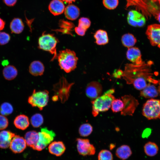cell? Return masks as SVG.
I'll return each instance as SVG.
<instances>
[{
    "label": "cell",
    "instance_id": "24",
    "mask_svg": "<svg viewBox=\"0 0 160 160\" xmlns=\"http://www.w3.org/2000/svg\"><path fill=\"white\" fill-rule=\"evenodd\" d=\"M144 76L143 74L137 76L132 80V84H133L134 87L137 89L143 90L148 84L147 83V81L151 82L149 79L146 78L145 76Z\"/></svg>",
    "mask_w": 160,
    "mask_h": 160
},
{
    "label": "cell",
    "instance_id": "25",
    "mask_svg": "<svg viewBox=\"0 0 160 160\" xmlns=\"http://www.w3.org/2000/svg\"><path fill=\"white\" fill-rule=\"evenodd\" d=\"M24 25L22 20L19 18L13 19L10 25V28L12 33L19 34L23 31Z\"/></svg>",
    "mask_w": 160,
    "mask_h": 160
},
{
    "label": "cell",
    "instance_id": "23",
    "mask_svg": "<svg viewBox=\"0 0 160 160\" xmlns=\"http://www.w3.org/2000/svg\"><path fill=\"white\" fill-rule=\"evenodd\" d=\"M14 124L17 128L24 130L29 125V119L24 114H20L15 118Z\"/></svg>",
    "mask_w": 160,
    "mask_h": 160
},
{
    "label": "cell",
    "instance_id": "2",
    "mask_svg": "<svg viewBox=\"0 0 160 160\" xmlns=\"http://www.w3.org/2000/svg\"><path fill=\"white\" fill-rule=\"evenodd\" d=\"M57 58L60 68L66 73L70 72L76 67L78 58L73 50L68 49L61 50Z\"/></svg>",
    "mask_w": 160,
    "mask_h": 160
},
{
    "label": "cell",
    "instance_id": "7",
    "mask_svg": "<svg viewBox=\"0 0 160 160\" xmlns=\"http://www.w3.org/2000/svg\"><path fill=\"white\" fill-rule=\"evenodd\" d=\"M38 133V140L33 149L41 151L51 143L55 136V134L52 130H49L46 127L41 129V132Z\"/></svg>",
    "mask_w": 160,
    "mask_h": 160
},
{
    "label": "cell",
    "instance_id": "28",
    "mask_svg": "<svg viewBox=\"0 0 160 160\" xmlns=\"http://www.w3.org/2000/svg\"><path fill=\"white\" fill-rule=\"evenodd\" d=\"M17 70L13 65H8L5 67L3 70V74L4 78L8 80L14 79L17 76Z\"/></svg>",
    "mask_w": 160,
    "mask_h": 160
},
{
    "label": "cell",
    "instance_id": "8",
    "mask_svg": "<svg viewBox=\"0 0 160 160\" xmlns=\"http://www.w3.org/2000/svg\"><path fill=\"white\" fill-rule=\"evenodd\" d=\"M124 106L121 111V114L124 116H132L139 105L137 100L131 95H126L121 97Z\"/></svg>",
    "mask_w": 160,
    "mask_h": 160
},
{
    "label": "cell",
    "instance_id": "36",
    "mask_svg": "<svg viewBox=\"0 0 160 160\" xmlns=\"http://www.w3.org/2000/svg\"><path fill=\"white\" fill-rule=\"evenodd\" d=\"M103 3L106 8L110 10L114 9L118 5L119 0H103Z\"/></svg>",
    "mask_w": 160,
    "mask_h": 160
},
{
    "label": "cell",
    "instance_id": "20",
    "mask_svg": "<svg viewBox=\"0 0 160 160\" xmlns=\"http://www.w3.org/2000/svg\"><path fill=\"white\" fill-rule=\"evenodd\" d=\"M44 70L43 64L40 61L35 60L33 61L29 67V71L31 74L34 76L43 75Z\"/></svg>",
    "mask_w": 160,
    "mask_h": 160
},
{
    "label": "cell",
    "instance_id": "21",
    "mask_svg": "<svg viewBox=\"0 0 160 160\" xmlns=\"http://www.w3.org/2000/svg\"><path fill=\"white\" fill-rule=\"evenodd\" d=\"M64 14L66 17L70 20L77 19L80 15V10L76 6L70 4L67 6L65 9Z\"/></svg>",
    "mask_w": 160,
    "mask_h": 160
},
{
    "label": "cell",
    "instance_id": "13",
    "mask_svg": "<svg viewBox=\"0 0 160 160\" xmlns=\"http://www.w3.org/2000/svg\"><path fill=\"white\" fill-rule=\"evenodd\" d=\"M26 143L25 139L18 135H15L11 142L9 148L15 153L23 152L26 147Z\"/></svg>",
    "mask_w": 160,
    "mask_h": 160
},
{
    "label": "cell",
    "instance_id": "10",
    "mask_svg": "<svg viewBox=\"0 0 160 160\" xmlns=\"http://www.w3.org/2000/svg\"><path fill=\"white\" fill-rule=\"evenodd\" d=\"M77 148L79 154L82 156L92 155L95 152V149L90 144L89 139L77 138Z\"/></svg>",
    "mask_w": 160,
    "mask_h": 160
},
{
    "label": "cell",
    "instance_id": "29",
    "mask_svg": "<svg viewBox=\"0 0 160 160\" xmlns=\"http://www.w3.org/2000/svg\"><path fill=\"white\" fill-rule=\"evenodd\" d=\"M145 153L148 156H153L158 153L159 148L155 143L149 142L146 143L144 147Z\"/></svg>",
    "mask_w": 160,
    "mask_h": 160
},
{
    "label": "cell",
    "instance_id": "14",
    "mask_svg": "<svg viewBox=\"0 0 160 160\" xmlns=\"http://www.w3.org/2000/svg\"><path fill=\"white\" fill-rule=\"evenodd\" d=\"M127 57L133 65H141L144 64L140 49L136 47L128 48L126 53Z\"/></svg>",
    "mask_w": 160,
    "mask_h": 160
},
{
    "label": "cell",
    "instance_id": "26",
    "mask_svg": "<svg viewBox=\"0 0 160 160\" xmlns=\"http://www.w3.org/2000/svg\"><path fill=\"white\" fill-rule=\"evenodd\" d=\"M96 39V43L98 45H104L107 44L109 39L107 32L104 30L99 29L97 30L94 35Z\"/></svg>",
    "mask_w": 160,
    "mask_h": 160
},
{
    "label": "cell",
    "instance_id": "22",
    "mask_svg": "<svg viewBox=\"0 0 160 160\" xmlns=\"http://www.w3.org/2000/svg\"><path fill=\"white\" fill-rule=\"evenodd\" d=\"M38 132L35 131H31L27 132L25 135V139L27 145L34 149L39 139Z\"/></svg>",
    "mask_w": 160,
    "mask_h": 160
},
{
    "label": "cell",
    "instance_id": "39",
    "mask_svg": "<svg viewBox=\"0 0 160 160\" xmlns=\"http://www.w3.org/2000/svg\"><path fill=\"white\" fill-rule=\"evenodd\" d=\"M5 4L9 6H14L16 3L17 0H3Z\"/></svg>",
    "mask_w": 160,
    "mask_h": 160
},
{
    "label": "cell",
    "instance_id": "42",
    "mask_svg": "<svg viewBox=\"0 0 160 160\" xmlns=\"http://www.w3.org/2000/svg\"><path fill=\"white\" fill-rule=\"evenodd\" d=\"M5 24V22L0 18V31L4 29Z\"/></svg>",
    "mask_w": 160,
    "mask_h": 160
},
{
    "label": "cell",
    "instance_id": "18",
    "mask_svg": "<svg viewBox=\"0 0 160 160\" xmlns=\"http://www.w3.org/2000/svg\"><path fill=\"white\" fill-rule=\"evenodd\" d=\"M91 24V21L88 18L81 17L79 20L78 26L75 28L76 33L79 36H84L87 29L90 27Z\"/></svg>",
    "mask_w": 160,
    "mask_h": 160
},
{
    "label": "cell",
    "instance_id": "3",
    "mask_svg": "<svg viewBox=\"0 0 160 160\" xmlns=\"http://www.w3.org/2000/svg\"><path fill=\"white\" fill-rule=\"evenodd\" d=\"M142 114L148 120L160 119V100H147L143 106Z\"/></svg>",
    "mask_w": 160,
    "mask_h": 160
},
{
    "label": "cell",
    "instance_id": "44",
    "mask_svg": "<svg viewBox=\"0 0 160 160\" xmlns=\"http://www.w3.org/2000/svg\"><path fill=\"white\" fill-rule=\"evenodd\" d=\"M69 4H71L72 2H75L76 0H61Z\"/></svg>",
    "mask_w": 160,
    "mask_h": 160
},
{
    "label": "cell",
    "instance_id": "41",
    "mask_svg": "<svg viewBox=\"0 0 160 160\" xmlns=\"http://www.w3.org/2000/svg\"><path fill=\"white\" fill-rule=\"evenodd\" d=\"M123 72L121 70H119L115 71L113 74L114 76L116 78H120L122 76Z\"/></svg>",
    "mask_w": 160,
    "mask_h": 160
},
{
    "label": "cell",
    "instance_id": "38",
    "mask_svg": "<svg viewBox=\"0 0 160 160\" xmlns=\"http://www.w3.org/2000/svg\"><path fill=\"white\" fill-rule=\"evenodd\" d=\"M8 119L4 116L0 115V130L6 129L8 125Z\"/></svg>",
    "mask_w": 160,
    "mask_h": 160
},
{
    "label": "cell",
    "instance_id": "31",
    "mask_svg": "<svg viewBox=\"0 0 160 160\" xmlns=\"http://www.w3.org/2000/svg\"><path fill=\"white\" fill-rule=\"evenodd\" d=\"M93 131V128L89 123H84L81 125L79 129V133L82 137H87Z\"/></svg>",
    "mask_w": 160,
    "mask_h": 160
},
{
    "label": "cell",
    "instance_id": "43",
    "mask_svg": "<svg viewBox=\"0 0 160 160\" xmlns=\"http://www.w3.org/2000/svg\"><path fill=\"white\" fill-rule=\"evenodd\" d=\"M149 1L160 7V0H148Z\"/></svg>",
    "mask_w": 160,
    "mask_h": 160
},
{
    "label": "cell",
    "instance_id": "33",
    "mask_svg": "<svg viewBox=\"0 0 160 160\" xmlns=\"http://www.w3.org/2000/svg\"><path fill=\"white\" fill-rule=\"evenodd\" d=\"M44 121L42 116L39 113L33 115L31 119V122L32 126L35 128L39 127L43 123Z\"/></svg>",
    "mask_w": 160,
    "mask_h": 160
},
{
    "label": "cell",
    "instance_id": "1",
    "mask_svg": "<svg viewBox=\"0 0 160 160\" xmlns=\"http://www.w3.org/2000/svg\"><path fill=\"white\" fill-rule=\"evenodd\" d=\"M115 90L110 89L102 95L91 101L92 115L96 116L99 112L107 111L111 107L112 101L115 98L113 94Z\"/></svg>",
    "mask_w": 160,
    "mask_h": 160
},
{
    "label": "cell",
    "instance_id": "46",
    "mask_svg": "<svg viewBox=\"0 0 160 160\" xmlns=\"http://www.w3.org/2000/svg\"><path fill=\"white\" fill-rule=\"evenodd\" d=\"M158 46L159 48H160V44Z\"/></svg>",
    "mask_w": 160,
    "mask_h": 160
},
{
    "label": "cell",
    "instance_id": "16",
    "mask_svg": "<svg viewBox=\"0 0 160 160\" xmlns=\"http://www.w3.org/2000/svg\"><path fill=\"white\" fill-rule=\"evenodd\" d=\"M61 0H52L50 3L49 9L54 15H57L63 13L64 11L65 6Z\"/></svg>",
    "mask_w": 160,
    "mask_h": 160
},
{
    "label": "cell",
    "instance_id": "6",
    "mask_svg": "<svg viewBox=\"0 0 160 160\" xmlns=\"http://www.w3.org/2000/svg\"><path fill=\"white\" fill-rule=\"evenodd\" d=\"M73 84V83H68L65 79L63 77L54 86L53 90L55 95L59 98L62 103H64L68 100L71 89Z\"/></svg>",
    "mask_w": 160,
    "mask_h": 160
},
{
    "label": "cell",
    "instance_id": "17",
    "mask_svg": "<svg viewBox=\"0 0 160 160\" xmlns=\"http://www.w3.org/2000/svg\"><path fill=\"white\" fill-rule=\"evenodd\" d=\"M159 94L158 88L153 84L148 83L147 86L140 92V96L145 98H153Z\"/></svg>",
    "mask_w": 160,
    "mask_h": 160
},
{
    "label": "cell",
    "instance_id": "15",
    "mask_svg": "<svg viewBox=\"0 0 160 160\" xmlns=\"http://www.w3.org/2000/svg\"><path fill=\"white\" fill-rule=\"evenodd\" d=\"M48 150L51 154L56 156H60L64 152L65 147L62 142L55 141L49 144Z\"/></svg>",
    "mask_w": 160,
    "mask_h": 160
},
{
    "label": "cell",
    "instance_id": "32",
    "mask_svg": "<svg viewBox=\"0 0 160 160\" xmlns=\"http://www.w3.org/2000/svg\"><path fill=\"white\" fill-rule=\"evenodd\" d=\"M124 106V103L122 100L120 98H115L112 101L111 103V110L114 113L121 111Z\"/></svg>",
    "mask_w": 160,
    "mask_h": 160
},
{
    "label": "cell",
    "instance_id": "37",
    "mask_svg": "<svg viewBox=\"0 0 160 160\" xmlns=\"http://www.w3.org/2000/svg\"><path fill=\"white\" fill-rule=\"evenodd\" d=\"M10 39L9 34L5 32H0V45H4L9 42Z\"/></svg>",
    "mask_w": 160,
    "mask_h": 160
},
{
    "label": "cell",
    "instance_id": "11",
    "mask_svg": "<svg viewBox=\"0 0 160 160\" xmlns=\"http://www.w3.org/2000/svg\"><path fill=\"white\" fill-rule=\"evenodd\" d=\"M146 34L152 45L160 44V24H154L148 25Z\"/></svg>",
    "mask_w": 160,
    "mask_h": 160
},
{
    "label": "cell",
    "instance_id": "35",
    "mask_svg": "<svg viewBox=\"0 0 160 160\" xmlns=\"http://www.w3.org/2000/svg\"><path fill=\"white\" fill-rule=\"evenodd\" d=\"M98 160H113L112 153L107 150H102L101 151L98 155Z\"/></svg>",
    "mask_w": 160,
    "mask_h": 160
},
{
    "label": "cell",
    "instance_id": "34",
    "mask_svg": "<svg viewBox=\"0 0 160 160\" xmlns=\"http://www.w3.org/2000/svg\"><path fill=\"white\" fill-rule=\"evenodd\" d=\"M13 110L12 105L8 102H4L1 105L0 112L2 115L7 116L11 114Z\"/></svg>",
    "mask_w": 160,
    "mask_h": 160
},
{
    "label": "cell",
    "instance_id": "5",
    "mask_svg": "<svg viewBox=\"0 0 160 160\" xmlns=\"http://www.w3.org/2000/svg\"><path fill=\"white\" fill-rule=\"evenodd\" d=\"M49 92L47 90L36 91L34 90L28 99V103L33 107H37L41 110L47 104Z\"/></svg>",
    "mask_w": 160,
    "mask_h": 160
},
{
    "label": "cell",
    "instance_id": "9",
    "mask_svg": "<svg viewBox=\"0 0 160 160\" xmlns=\"http://www.w3.org/2000/svg\"><path fill=\"white\" fill-rule=\"evenodd\" d=\"M127 21L130 25L135 27H141L145 23V16L136 10H131L128 13Z\"/></svg>",
    "mask_w": 160,
    "mask_h": 160
},
{
    "label": "cell",
    "instance_id": "45",
    "mask_svg": "<svg viewBox=\"0 0 160 160\" xmlns=\"http://www.w3.org/2000/svg\"><path fill=\"white\" fill-rule=\"evenodd\" d=\"M159 85L158 89L159 92V94L160 95V81L159 82Z\"/></svg>",
    "mask_w": 160,
    "mask_h": 160
},
{
    "label": "cell",
    "instance_id": "12",
    "mask_svg": "<svg viewBox=\"0 0 160 160\" xmlns=\"http://www.w3.org/2000/svg\"><path fill=\"white\" fill-rule=\"evenodd\" d=\"M103 88L101 84L97 81H92L87 84L85 92L87 97L94 100L100 96L102 93Z\"/></svg>",
    "mask_w": 160,
    "mask_h": 160
},
{
    "label": "cell",
    "instance_id": "27",
    "mask_svg": "<svg viewBox=\"0 0 160 160\" xmlns=\"http://www.w3.org/2000/svg\"><path fill=\"white\" fill-rule=\"evenodd\" d=\"M132 154L130 147L127 145H123L118 148L116 152L117 156L123 160L127 159Z\"/></svg>",
    "mask_w": 160,
    "mask_h": 160
},
{
    "label": "cell",
    "instance_id": "19",
    "mask_svg": "<svg viewBox=\"0 0 160 160\" xmlns=\"http://www.w3.org/2000/svg\"><path fill=\"white\" fill-rule=\"evenodd\" d=\"M15 134L10 131L0 132V148H6L9 146L11 140Z\"/></svg>",
    "mask_w": 160,
    "mask_h": 160
},
{
    "label": "cell",
    "instance_id": "30",
    "mask_svg": "<svg viewBox=\"0 0 160 160\" xmlns=\"http://www.w3.org/2000/svg\"><path fill=\"white\" fill-rule=\"evenodd\" d=\"M121 41L123 45L128 48L132 47L136 43L137 40L133 34L127 33L122 36Z\"/></svg>",
    "mask_w": 160,
    "mask_h": 160
},
{
    "label": "cell",
    "instance_id": "4",
    "mask_svg": "<svg viewBox=\"0 0 160 160\" xmlns=\"http://www.w3.org/2000/svg\"><path fill=\"white\" fill-rule=\"evenodd\" d=\"M58 40L54 36L50 34H43L39 38V48L49 52L54 55L52 60L57 57L56 46Z\"/></svg>",
    "mask_w": 160,
    "mask_h": 160
},
{
    "label": "cell",
    "instance_id": "40",
    "mask_svg": "<svg viewBox=\"0 0 160 160\" xmlns=\"http://www.w3.org/2000/svg\"><path fill=\"white\" fill-rule=\"evenodd\" d=\"M151 130L149 128H146L143 131L142 134V137L143 138L147 137L150 135Z\"/></svg>",
    "mask_w": 160,
    "mask_h": 160
}]
</instances>
